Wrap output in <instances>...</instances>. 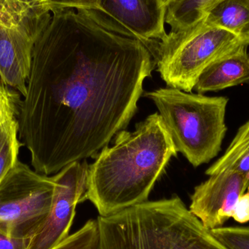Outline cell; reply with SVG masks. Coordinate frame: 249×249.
Returning <instances> with one entry per match:
<instances>
[{
  "mask_svg": "<svg viewBox=\"0 0 249 249\" xmlns=\"http://www.w3.org/2000/svg\"><path fill=\"white\" fill-rule=\"evenodd\" d=\"M158 108L177 152L194 167L217 156L226 134L228 99L209 97L173 88L145 93Z\"/></svg>",
  "mask_w": 249,
  "mask_h": 249,
  "instance_id": "4",
  "label": "cell"
},
{
  "mask_svg": "<svg viewBox=\"0 0 249 249\" xmlns=\"http://www.w3.org/2000/svg\"><path fill=\"white\" fill-rule=\"evenodd\" d=\"M211 231L228 249H249V227H221Z\"/></svg>",
  "mask_w": 249,
  "mask_h": 249,
  "instance_id": "17",
  "label": "cell"
},
{
  "mask_svg": "<svg viewBox=\"0 0 249 249\" xmlns=\"http://www.w3.org/2000/svg\"><path fill=\"white\" fill-rule=\"evenodd\" d=\"M244 45L249 41L203 19L187 30L168 33L152 56L168 87L190 93L209 66Z\"/></svg>",
  "mask_w": 249,
  "mask_h": 249,
  "instance_id": "5",
  "label": "cell"
},
{
  "mask_svg": "<svg viewBox=\"0 0 249 249\" xmlns=\"http://www.w3.org/2000/svg\"><path fill=\"white\" fill-rule=\"evenodd\" d=\"M89 166L86 160L77 161L52 176L55 185L51 210L27 249H53L70 235L76 206L86 193Z\"/></svg>",
  "mask_w": 249,
  "mask_h": 249,
  "instance_id": "9",
  "label": "cell"
},
{
  "mask_svg": "<svg viewBox=\"0 0 249 249\" xmlns=\"http://www.w3.org/2000/svg\"><path fill=\"white\" fill-rule=\"evenodd\" d=\"M156 67L140 41L74 9L52 10L32 51L18 116L32 168L50 176L95 158L137 111Z\"/></svg>",
  "mask_w": 249,
  "mask_h": 249,
  "instance_id": "1",
  "label": "cell"
},
{
  "mask_svg": "<svg viewBox=\"0 0 249 249\" xmlns=\"http://www.w3.org/2000/svg\"><path fill=\"white\" fill-rule=\"evenodd\" d=\"M29 240L11 238L0 232V249H27Z\"/></svg>",
  "mask_w": 249,
  "mask_h": 249,
  "instance_id": "21",
  "label": "cell"
},
{
  "mask_svg": "<svg viewBox=\"0 0 249 249\" xmlns=\"http://www.w3.org/2000/svg\"><path fill=\"white\" fill-rule=\"evenodd\" d=\"M177 153L159 114L149 115L133 131L118 132L114 144L105 146L95 157L89 166L82 201L90 200L101 216L147 201L155 183Z\"/></svg>",
  "mask_w": 249,
  "mask_h": 249,
  "instance_id": "2",
  "label": "cell"
},
{
  "mask_svg": "<svg viewBox=\"0 0 249 249\" xmlns=\"http://www.w3.org/2000/svg\"><path fill=\"white\" fill-rule=\"evenodd\" d=\"M173 0H161V1H162V4L165 6V7H166L167 6H168V4H169Z\"/></svg>",
  "mask_w": 249,
  "mask_h": 249,
  "instance_id": "22",
  "label": "cell"
},
{
  "mask_svg": "<svg viewBox=\"0 0 249 249\" xmlns=\"http://www.w3.org/2000/svg\"><path fill=\"white\" fill-rule=\"evenodd\" d=\"M224 0H173L166 7L165 23L170 32H179L203 20L207 13Z\"/></svg>",
  "mask_w": 249,
  "mask_h": 249,
  "instance_id": "13",
  "label": "cell"
},
{
  "mask_svg": "<svg viewBox=\"0 0 249 249\" xmlns=\"http://www.w3.org/2000/svg\"><path fill=\"white\" fill-rule=\"evenodd\" d=\"M247 47L238 49L212 63L202 72L194 89L197 93L219 91L249 82Z\"/></svg>",
  "mask_w": 249,
  "mask_h": 249,
  "instance_id": "11",
  "label": "cell"
},
{
  "mask_svg": "<svg viewBox=\"0 0 249 249\" xmlns=\"http://www.w3.org/2000/svg\"><path fill=\"white\" fill-rule=\"evenodd\" d=\"M52 10L45 0H0V78L23 97L34 46Z\"/></svg>",
  "mask_w": 249,
  "mask_h": 249,
  "instance_id": "6",
  "label": "cell"
},
{
  "mask_svg": "<svg viewBox=\"0 0 249 249\" xmlns=\"http://www.w3.org/2000/svg\"><path fill=\"white\" fill-rule=\"evenodd\" d=\"M204 21L249 41V0H224L207 13Z\"/></svg>",
  "mask_w": 249,
  "mask_h": 249,
  "instance_id": "12",
  "label": "cell"
},
{
  "mask_svg": "<svg viewBox=\"0 0 249 249\" xmlns=\"http://www.w3.org/2000/svg\"><path fill=\"white\" fill-rule=\"evenodd\" d=\"M87 15L115 33L140 41L152 55L168 35L161 0H97L96 10Z\"/></svg>",
  "mask_w": 249,
  "mask_h": 249,
  "instance_id": "8",
  "label": "cell"
},
{
  "mask_svg": "<svg viewBox=\"0 0 249 249\" xmlns=\"http://www.w3.org/2000/svg\"><path fill=\"white\" fill-rule=\"evenodd\" d=\"M99 241L97 220L88 221L81 228L53 249H96Z\"/></svg>",
  "mask_w": 249,
  "mask_h": 249,
  "instance_id": "16",
  "label": "cell"
},
{
  "mask_svg": "<svg viewBox=\"0 0 249 249\" xmlns=\"http://www.w3.org/2000/svg\"><path fill=\"white\" fill-rule=\"evenodd\" d=\"M52 7L55 9H74L83 13L95 11L97 8V0H45Z\"/></svg>",
  "mask_w": 249,
  "mask_h": 249,
  "instance_id": "19",
  "label": "cell"
},
{
  "mask_svg": "<svg viewBox=\"0 0 249 249\" xmlns=\"http://www.w3.org/2000/svg\"><path fill=\"white\" fill-rule=\"evenodd\" d=\"M22 143L19 140L18 118L0 125V182L17 163Z\"/></svg>",
  "mask_w": 249,
  "mask_h": 249,
  "instance_id": "15",
  "label": "cell"
},
{
  "mask_svg": "<svg viewBox=\"0 0 249 249\" xmlns=\"http://www.w3.org/2000/svg\"><path fill=\"white\" fill-rule=\"evenodd\" d=\"M232 217L238 223L249 222V191L240 197L232 211Z\"/></svg>",
  "mask_w": 249,
  "mask_h": 249,
  "instance_id": "20",
  "label": "cell"
},
{
  "mask_svg": "<svg viewBox=\"0 0 249 249\" xmlns=\"http://www.w3.org/2000/svg\"><path fill=\"white\" fill-rule=\"evenodd\" d=\"M55 181L18 161L0 182V232L30 239L51 210Z\"/></svg>",
  "mask_w": 249,
  "mask_h": 249,
  "instance_id": "7",
  "label": "cell"
},
{
  "mask_svg": "<svg viewBox=\"0 0 249 249\" xmlns=\"http://www.w3.org/2000/svg\"><path fill=\"white\" fill-rule=\"evenodd\" d=\"M195 188L190 210L207 229H216L232 217L235 204L247 190L249 180L242 174L223 171L209 176Z\"/></svg>",
  "mask_w": 249,
  "mask_h": 249,
  "instance_id": "10",
  "label": "cell"
},
{
  "mask_svg": "<svg viewBox=\"0 0 249 249\" xmlns=\"http://www.w3.org/2000/svg\"><path fill=\"white\" fill-rule=\"evenodd\" d=\"M22 97L18 91L0 78V125L12 118H18Z\"/></svg>",
  "mask_w": 249,
  "mask_h": 249,
  "instance_id": "18",
  "label": "cell"
},
{
  "mask_svg": "<svg viewBox=\"0 0 249 249\" xmlns=\"http://www.w3.org/2000/svg\"><path fill=\"white\" fill-rule=\"evenodd\" d=\"M223 171L239 173L249 181V121L239 127L224 155L206 170V174Z\"/></svg>",
  "mask_w": 249,
  "mask_h": 249,
  "instance_id": "14",
  "label": "cell"
},
{
  "mask_svg": "<svg viewBox=\"0 0 249 249\" xmlns=\"http://www.w3.org/2000/svg\"><path fill=\"white\" fill-rule=\"evenodd\" d=\"M96 249H228L178 196L99 216Z\"/></svg>",
  "mask_w": 249,
  "mask_h": 249,
  "instance_id": "3",
  "label": "cell"
}]
</instances>
